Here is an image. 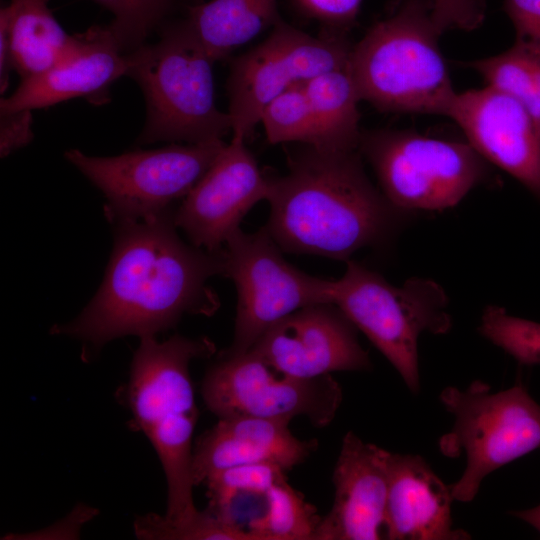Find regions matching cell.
<instances>
[{
    "label": "cell",
    "mask_w": 540,
    "mask_h": 540,
    "mask_svg": "<svg viewBox=\"0 0 540 540\" xmlns=\"http://www.w3.org/2000/svg\"><path fill=\"white\" fill-rule=\"evenodd\" d=\"M174 211L113 224L114 247L99 290L74 320L54 325L53 335L99 350L122 336H155L186 314L218 310L208 281L223 275L222 249L210 252L183 241Z\"/></svg>",
    "instance_id": "cell-1"
},
{
    "label": "cell",
    "mask_w": 540,
    "mask_h": 540,
    "mask_svg": "<svg viewBox=\"0 0 540 540\" xmlns=\"http://www.w3.org/2000/svg\"><path fill=\"white\" fill-rule=\"evenodd\" d=\"M264 226L283 252L347 262L356 251L388 243L408 221L365 172L359 150L304 145L288 172L270 176Z\"/></svg>",
    "instance_id": "cell-2"
},
{
    "label": "cell",
    "mask_w": 540,
    "mask_h": 540,
    "mask_svg": "<svg viewBox=\"0 0 540 540\" xmlns=\"http://www.w3.org/2000/svg\"><path fill=\"white\" fill-rule=\"evenodd\" d=\"M140 339L123 400L132 414L131 429L149 439L166 477L167 510L162 520L181 525L200 512L194 505L192 478V438L199 411L189 368L194 359L212 356L216 347L207 337Z\"/></svg>",
    "instance_id": "cell-3"
},
{
    "label": "cell",
    "mask_w": 540,
    "mask_h": 540,
    "mask_svg": "<svg viewBox=\"0 0 540 540\" xmlns=\"http://www.w3.org/2000/svg\"><path fill=\"white\" fill-rule=\"evenodd\" d=\"M434 0H391L353 44L351 72L361 101L380 111L449 116L457 96L439 46Z\"/></svg>",
    "instance_id": "cell-4"
},
{
    "label": "cell",
    "mask_w": 540,
    "mask_h": 540,
    "mask_svg": "<svg viewBox=\"0 0 540 540\" xmlns=\"http://www.w3.org/2000/svg\"><path fill=\"white\" fill-rule=\"evenodd\" d=\"M126 76L140 86L147 116L139 144L199 143L231 132L215 101L214 61L184 22L165 29L158 42L126 54Z\"/></svg>",
    "instance_id": "cell-5"
},
{
    "label": "cell",
    "mask_w": 540,
    "mask_h": 540,
    "mask_svg": "<svg viewBox=\"0 0 540 540\" xmlns=\"http://www.w3.org/2000/svg\"><path fill=\"white\" fill-rule=\"evenodd\" d=\"M344 275L330 280L331 303L371 341L396 369L408 389H420L418 340L425 333L452 328L448 297L430 279L412 278L402 286L348 260Z\"/></svg>",
    "instance_id": "cell-6"
},
{
    "label": "cell",
    "mask_w": 540,
    "mask_h": 540,
    "mask_svg": "<svg viewBox=\"0 0 540 540\" xmlns=\"http://www.w3.org/2000/svg\"><path fill=\"white\" fill-rule=\"evenodd\" d=\"M439 397L454 417L439 450L446 457H466L462 476L450 485L454 500L471 502L486 476L540 448V405L522 384L492 392L475 380L464 390L448 386Z\"/></svg>",
    "instance_id": "cell-7"
},
{
    "label": "cell",
    "mask_w": 540,
    "mask_h": 540,
    "mask_svg": "<svg viewBox=\"0 0 540 540\" xmlns=\"http://www.w3.org/2000/svg\"><path fill=\"white\" fill-rule=\"evenodd\" d=\"M358 150L383 195L409 214L451 208L491 177L489 162L467 141L379 129L362 131Z\"/></svg>",
    "instance_id": "cell-8"
},
{
    "label": "cell",
    "mask_w": 540,
    "mask_h": 540,
    "mask_svg": "<svg viewBox=\"0 0 540 540\" xmlns=\"http://www.w3.org/2000/svg\"><path fill=\"white\" fill-rule=\"evenodd\" d=\"M226 143L214 139L136 150L111 157L89 156L78 149L65 158L104 195L112 224L172 210L213 164Z\"/></svg>",
    "instance_id": "cell-9"
},
{
    "label": "cell",
    "mask_w": 540,
    "mask_h": 540,
    "mask_svg": "<svg viewBox=\"0 0 540 540\" xmlns=\"http://www.w3.org/2000/svg\"><path fill=\"white\" fill-rule=\"evenodd\" d=\"M265 227L235 231L222 248L223 276L237 291L232 345L227 354L248 352L276 322L315 304L331 303L330 280L311 276L282 255Z\"/></svg>",
    "instance_id": "cell-10"
},
{
    "label": "cell",
    "mask_w": 540,
    "mask_h": 540,
    "mask_svg": "<svg viewBox=\"0 0 540 540\" xmlns=\"http://www.w3.org/2000/svg\"><path fill=\"white\" fill-rule=\"evenodd\" d=\"M352 47L345 33L313 36L279 19L266 39L231 64L227 113L232 135L246 139L265 107L288 89L349 65Z\"/></svg>",
    "instance_id": "cell-11"
},
{
    "label": "cell",
    "mask_w": 540,
    "mask_h": 540,
    "mask_svg": "<svg viewBox=\"0 0 540 540\" xmlns=\"http://www.w3.org/2000/svg\"><path fill=\"white\" fill-rule=\"evenodd\" d=\"M202 396L218 418L253 416L290 423L303 416L317 428L333 421L343 400L342 388L331 374L292 377L251 350L236 355L222 352L204 377Z\"/></svg>",
    "instance_id": "cell-12"
},
{
    "label": "cell",
    "mask_w": 540,
    "mask_h": 540,
    "mask_svg": "<svg viewBox=\"0 0 540 540\" xmlns=\"http://www.w3.org/2000/svg\"><path fill=\"white\" fill-rule=\"evenodd\" d=\"M245 140L232 135L174 211L176 226L196 247L220 251L248 211L267 200L270 176L261 171Z\"/></svg>",
    "instance_id": "cell-13"
},
{
    "label": "cell",
    "mask_w": 540,
    "mask_h": 540,
    "mask_svg": "<svg viewBox=\"0 0 540 540\" xmlns=\"http://www.w3.org/2000/svg\"><path fill=\"white\" fill-rule=\"evenodd\" d=\"M276 371L313 379L372 367L356 327L332 303L301 308L271 326L250 349Z\"/></svg>",
    "instance_id": "cell-14"
},
{
    "label": "cell",
    "mask_w": 540,
    "mask_h": 540,
    "mask_svg": "<svg viewBox=\"0 0 540 540\" xmlns=\"http://www.w3.org/2000/svg\"><path fill=\"white\" fill-rule=\"evenodd\" d=\"M448 117L484 159L540 199V129L518 101L486 85L457 93Z\"/></svg>",
    "instance_id": "cell-15"
},
{
    "label": "cell",
    "mask_w": 540,
    "mask_h": 540,
    "mask_svg": "<svg viewBox=\"0 0 540 540\" xmlns=\"http://www.w3.org/2000/svg\"><path fill=\"white\" fill-rule=\"evenodd\" d=\"M389 451L346 433L333 470L334 500L315 540L384 538Z\"/></svg>",
    "instance_id": "cell-16"
},
{
    "label": "cell",
    "mask_w": 540,
    "mask_h": 540,
    "mask_svg": "<svg viewBox=\"0 0 540 540\" xmlns=\"http://www.w3.org/2000/svg\"><path fill=\"white\" fill-rule=\"evenodd\" d=\"M127 59L108 26H92L74 35L70 49L46 71L21 80L1 99L0 113L46 108L75 97H100L126 76Z\"/></svg>",
    "instance_id": "cell-17"
},
{
    "label": "cell",
    "mask_w": 540,
    "mask_h": 540,
    "mask_svg": "<svg viewBox=\"0 0 540 540\" xmlns=\"http://www.w3.org/2000/svg\"><path fill=\"white\" fill-rule=\"evenodd\" d=\"M288 425L289 422L253 416L219 418L193 448L194 486L237 465L272 462L289 471L303 463L317 449L318 442L295 437Z\"/></svg>",
    "instance_id": "cell-18"
},
{
    "label": "cell",
    "mask_w": 540,
    "mask_h": 540,
    "mask_svg": "<svg viewBox=\"0 0 540 540\" xmlns=\"http://www.w3.org/2000/svg\"><path fill=\"white\" fill-rule=\"evenodd\" d=\"M451 486L419 455L390 453L384 520L389 540H466L454 529Z\"/></svg>",
    "instance_id": "cell-19"
},
{
    "label": "cell",
    "mask_w": 540,
    "mask_h": 540,
    "mask_svg": "<svg viewBox=\"0 0 540 540\" xmlns=\"http://www.w3.org/2000/svg\"><path fill=\"white\" fill-rule=\"evenodd\" d=\"M49 0H10L0 10L6 28L13 69L21 80L38 75L57 63L73 44L48 8Z\"/></svg>",
    "instance_id": "cell-20"
},
{
    "label": "cell",
    "mask_w": 540,
    "mask_h": 540,
    "mask_svg": "<svg viewBox=\"0 0 540 540\" xmlns=\"http://www.w3.org/2000/svg\"><path fill=\"white\" fill-rule=\"evenodd\" d=\"M279 19L277 0H210L191 7L184 23L215 62Z\"/></svg>",
    "instance_id": "cell-21"
},
{
    "label": "cell",
    "mask_w": 540,
    "mask_h": 540,
    "mask_svg": "<svg viewBox=\"0 0 540 540\" xmlns=\"http://www.w3.org/2000/svg\"><path fill=\"white\" fill-rule=\"evenodd\" d=\"M319 132L317 149L358 150L361 101L350 64L303 83ZM315 148V147H314Z\"/></svg>",
    "instance_id": "cell-22"
},
{
    "label": "cell",
    "mask_w": 540,
    "mask_h": 540,
    "mask_svg": "<svg viewBox=\"0 0 540 540\" xmlns=\"http://www.w3.org/2000/svg\"><path fill=\"white\" fill-rule=\"evenodd\" d=\"M464 65L477 72L487 86L518 101L540 129V48L515 41L504 52Z\"/></svg>",
    "instance_id": "cell-23"
},
{
    "label": "cell",
    "mask_w": 540,
    "mask_h": 540,
    "mask_svg": "<svg viewBox=\"0 0 540 540\" xmlns=\"http://www.w3.org/2000/svg\"><path fill=\"white\" fill-rule=\"evenodd\" d=\"M264 501L262 514L246 527L252 540H315L321 517L286 478L270 488Z\"/></svg>",
    "instance_id": "cell-24"
},
{
    "label": "cell",
    "mask_w": 540,
    "mask_h": 540,
    "mask_svg": "<svg viewBox=\"0 0 540 540\" xmlns=\"http://www.w3.org/2000/svg\"><path fill=\"white\" fill-rule=\"evenodd\" d=\"M260 123L271 144L297 142L319 146L316 120L303 83L273 99L263 110Z\"/></svg>",
    "instance_id": "cell-25"
},
{
    "label": "cell",
    "mask_w": 540,
    "mask_h": 540,
    "mask_svg": "<svg viewBox=\"0 0 540 540\" xmlns=\"http://www.w3.org/2000/svg\"><path fill=\"white\" fill-rule=\"evenodd\" d=\"M286 472L272 462L242 464L216 472L203 483L207 486L208 509L225 518L240 496H265L272 486L286 478Z\"/></svg>",
    "instance_id": "cell-26"
},
{
    "label": "cell",
    "mask_w": 540,
    "mask_h": 540,
    "mask_svg": "<svg viewBox=\"0 0 540 540\" xmlns=\"http://www.w3.org/2000/svg\"><path fill=\"white\" fill-rule=\"evenodd\" d=\"M479 332L520 364L540 365V323L515 317L496 305L482 313Z\"/></svg>",
    "instance_id": "cell-27"
},
{
    "label": "cell",
    "mask_w": 540,
    "mask_h": 540,
    "mask_svg": "<svg viewBox=\"0 0 540 540\" xmlns=\"http://www.w3.org/2000/svg\"><path fill=\"white\" fill-rule=\"evenodd\" d=\"M134 532L138 539L149 540H252L244 527L209 509L181 525H168L156 513L139 516L134 521Z\"/></svg>",
    "instance_id": "cell-28"
},
{
    "label": "cell",
    "mask_w": 540,
    "mask_h": 540,
    "mask_svg": "<svg viewBox=\"0 0 540 540\" xmlns=\"http://www.w3.org/2000/svg\"><path fill=\"white\" fill-rule=\"evenodd\" d=\"M483 0H434V21L443 34L448 30L471 31L485 18Z\"/></svg>",
    "instance_id": "cell-29"
},
{
    "label": "cell",
    "mask_w": 540,
    "mask_h": 540,
    "mask_svg": "<svg viewBox=\"0 0 540 540\" xmlns=\"http://www.w3.org/2000/svg\"><path fill=\"white\" fill-rule=\"evenodd\" d=\"M362 0H297L311 17L323 22L332 32L350 28L356 20Z\"/></svg>",
    "instance_id": "cell-30"
},
{
    "label": "cell",
    "mask_w": 540,
    "mask_h": 540,
    "mask_svg": "<svg viewBox=\"0 0 540 540\" xmlns=\"http://www.w3.org/2000/svg\"><path fill=\"white\" fill-rule=\"evenodd\" d=\"M516 31V41L540 48V0H504Z\"/></svg>",
    "instance_id": "cell-31"
},
{
    "label": "cell",
    "mask_w": 540,
    "mask_h": 540,
    "mask_svg": "<svg viewBox=\"0 0 540 540\" xmlns=\"http://www.w3.org/2000/svg\"><path fill=\"white\" fill-rule=\"evenodd\" d=\"M32 111L0 113V155L7 157L33 139Z\"/></svg>",
    "instance_id": "cell-32"
},
{
    "label": "cell",
    "mask_w": 540,
    "mask_h": 540,
    "mask_svg": "<svg viewBox=\"0 0 540 540\" xmlns=\"http://www.w3.org/2000/svg\"><path fill=\"white\" fill-rule=\"evenodd\" d=\"M512 515L525 521L540 533V505L522 511H514Z\"/></svg>",
    "instance_id": "cell-33"
}]
</instances>
